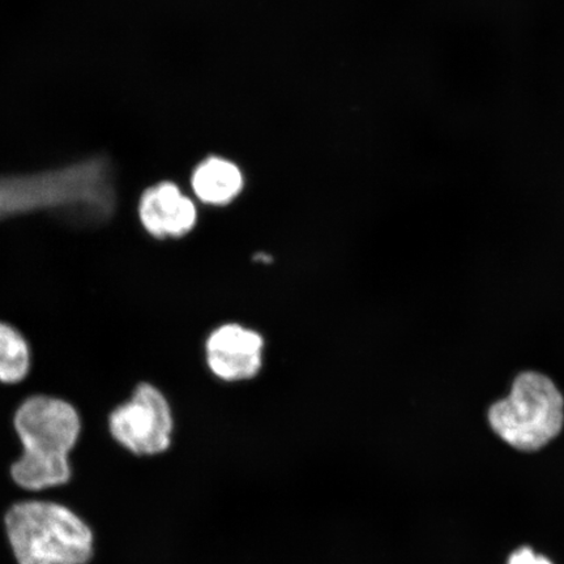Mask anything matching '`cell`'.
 <instances>
[{
	"instance_id": "7a4b0ae2",
	"label": "cell",
	"mask_w": 564,
	"mask_h": 564,
	"mask_svg": "<svg viewBox=\"0 0 564 564\" xmlns=\"http://www.w3.org/2000/svg\"><path fill=\"white\" fill-rule=\"evenodd\" d=\"M7 540L18 564H88L95 534L79 514L52 500H21L4 514Z\"/></svg>"
},
{
	"instance_id": "3957f363",
	"label": "cell",
	"mask_w": 564,
	"mask_h": 564,
	"mask_svg": "<svg viewBox=\"0 0 564 564\" xmlns=\"http://www.w3.org/2000/svg\"><path fill=\"white\" fill-rule=\"evenodd\" d=\"M494 433L511 447L533 453L547 446L564 425V399L552 379L528 371L514 380L509 398L489 411Z\"/></svg>"
},
{
	"instance_id": "277c9868",
	"label": "cell",
	"mask_w": 564,
	"mask_h": 564,
	"mask_svg": "<svg viewBox=\"0 0 564 564\" xmlns=\"http://www.w3.org/2000/svg\"><path fill=\"white\" fill-rule=\"evenodd\" d=\"M111 438L126 453L138 458L164 455L174 441V413L164 391L141 382L131 398L109 414Z\"/></svg>"
},
{
	"instance_id": "9c48e42d",
	"label": "cell",
	"mask_w": 564,
	"mask_h": 564,
	"mask_svg": "<svg viewBox=\"0 0 564 564\" xmlns=\"http://www.w3.org/2000/svg\"><path fill=\"white\" fill-rule=\"evenodd\" d=\"M506 564H554L546 555L535 552L531 546H520L510 554Z\"/></svg>"
},
{
	"instance_id": "6da1fadb",
	"label": "cell",
	"mask_w": 564,
	"mask_h": 564,
	"mask_svg": "<svg viewBox=\"0 0 564 564\" xmlns=\"http://www.w3.org/2000/svg\"><path fill=\"white\" fill-rule=\"evenodd\" d=\"M21 455L10 469L19 489L40 492L58 489L73 481L70 464L83 423L68 401L34 394L21 404L13 417Z\"/></svg>"
},
{
	"instance_id": "52a82bcc",
	"label": "cell",
	"mask_w": 564,
	"mask_h": 564,
	"mask_svg": "<svg viewBox=\"0 0 564 564\" xmlns=\"http://www.w3.org/2000/svg\"><path fill=\"white\" fill-rule=\"evenodd\" d=\"M193 188L197 199L208 206H227L241 194L243 175L232 162L209 158L196 167Z\"/></svg>"
},
{
	"instance_id": "8992f818",
	"label": "cell",
	"mask_w": 564,
	"mask_h": 564,
	"mask_svg": "<svg viewBox=\"0 0 564 564\" xmlns=\"http://www.w3.org/2000/svg\"><path fill=\"white\" fill-rule=\"evenodd\" d=\"M139 218L148 235L156 239L182 238L195 228V204L171 182L147 189L139 203Z\"/></svg>"
},
{
	"instance_id": "5b68a950",
	"label": "cell",
	"mask_w": 564,
	"mask_h": 564,
	"mask_svg": "<svg viewBox=\"0 0 564 564\" xmlns=\"http://www.w3.org/2000/svg\"><path fill=\"white\" fill-rule=\"evenodd\" d=\"M264 338L241 324L217 327L206 343L207 365L224 382H245L263 368Z\"/></svg>"
},
{
	"instance_id": "ba28073f",
	"label": "cell",
	"mask_w": 564,
	"mask_h": 564,
	"mask_svg": "<svg viewBox=\"0 0 564 564\" xmlns=\"http://www.w3.org/2000/svg\"><path fill=\"white\" fill-rule=\"evenodd\" d=\"M32 368L30 343L15 327L0 322V383L24 382Z\"/></svg>"
}]
</instances>
